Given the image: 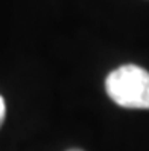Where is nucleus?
Returning <instances> with one entry per match:
<instances>
[{"instance_id":"obj_1","label":"nucleus","mask_w":149,"mask_h":151,"mask_svg":"<svg viewBox=\"0 0 149 151\" xmlns=\"http://www.w3.org/2000/svg\"><path fill=\"white\" fill-rule=\"evenodd\" d=\"M108 96L125 109H149V72L135 64H125L105 79Z\"/></svg>"},{"instance_id":"obj_2","label":"nucleus","mask_w":149,"mask_h":151,"mask_svg":"<svg viewBox=\"0 0 149 151\" xmlns=\"http://www.w3.org/2000/svg\"><path fill=\"white\" fill-rule=\"evenodd\" d=\"M5 114H6L5 101H3V98L0 96V127H2V124H3V121H5Z\"/></svg>"},{"instance_id":"obj_3","label":"nucleus","mask_w":149,"mask_h":151,"mask_svg":"<svg viewBox=\"0 0 149 151\" xmlns=\"http://www.w3.org/2000/svg\"><path fill=\"white\" fill-rule=\"evenodd\" d=\"M68 151H82V150H78V148H72V150H68Z\"/></svg>"}]
</instances>
